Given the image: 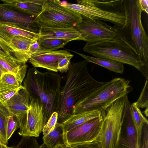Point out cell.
<instances>
[{
    "instance_id": "7402d4cb",
    "label": "cell",
    "mask_w": 148,
    "mask_h": 148,
    "mask_svg": "<svg viewBox=\"0 0 148 148\" xmlns=\"http://www.w3.org/2000/svg\"><path fill=\"white\" fill-rule=\"evenodd\" d=\"M130 110L132 121L136 132L138 145L140 148L142 130L144 125L148 123V120L143 116L136 102L131 103Z\"/></svg>"
},
{
    "instance_id": "e0dca14e",
    "label": "cell",
    "mask_w": 148,
    "mask_h": 148,
    "mask_svg": "<svg viewBox=\"0 0 148 148\" xmlns=\"http://www.w3.org/2000/svg\"><path fill=\"white\" fill-rule=\"evenodd\" d=\"M38 40L50 38L62 39L69 42L84 39L74 27L69 28H40Z\"/></svg>"
},
{
    "instance_id": "f1b7e54d",
    "label": "cell",
    "mask_w": 148,
    "mask_h": 148,
    "mask_svg": "<svg viewBox=\"0 0 148 148\" xmlns=\"http://www.w3.org/2000/svg\"><path fill=\"white\" fill-rule=\"evenodd\" d=\"M146 80L140 94L136 102L139 108L148 109V79Z\"/></svg>"
},
{
    "instance_id": "4dcf8cb0",
    "label": "cell",
    "mask_w": 148,
    "mask_h": 148,
    "mask_svg": "<svg viewBox=\"0 0 148 148\" xmlns=\"http://www.w3.org/2000/svg\"><path fill=\"white\" fill-rule=\"evenodd\" d=\"M18 128H19V126L16 119L13 115L9 116L6 131V137L8 141L14 131Z\"/></svg>"
},
{
    "instance_id": "5bb4252c",
    "label": "cell",
    "mask_w": 148,
    "mask_h": 148,
    "mask_svg": "<svg viewBox=\"0 0 148 148\" xmlns=\"http://www.w3.org/2000/svg\"><path fill=\"white\" fill-rule=\"evenodd\" d=\"M35 17L12 10L0 4V22L14 25L38 33L39 28L34 22Z\"/></svg>"
},
{
    "instance_id": "4fadbf2b",
    "label": "cell",
    "mask_w": 148,
    "mask_h": 148,
    "mask_svg": "<svg viewBox=\"0 0 148 148\" xmlns=\"http://www.w3.org/2000/svg\"><path fill=\"white\" fill-rule=\"evenodd\" d=\"M130 104L128 96L126 95L122 118L120 137L117 148H140L138 143L136 131L131 115Z\"/></svg>"
},
{
    "instance_id": "8fae6325",
    "label": "cell",
    "mask_w": 148,
    "mask_h": 148,
    "mask_svg": "<svg viewBox=\"0 0 148 148\" xmlns=\"http://www.w3.org/2000/svg\"><path fill=\"white\" fill-rule=\"evenodd\" d=\"M102 121V114L72 129L64 134V144L68 145L93 141L99 134Z\"/></svg>"
},
{
    "instance_id": "9a60e30c",
    "label": "cell",
    "mask_w": 148,
    "mask_h": 148,
    "mask_svg": "<svg viewBox=\"0 0 148 148\" xmlns=\"http://www.w3.org/2000/svg\"><path fill=\"white\" fill-rule=\"evenodd\" d=\"M71 54L65 49L49 51L34 55L30 57L29 61L34 67L43 68L49 71L57 72L58 71V60Z\"/></svg>"
},
{
    "instance_id": "484cf974",
    "label": "cell",
    "mask_w": 148,
    "mask_h": 148,
    "mask_svg": "<svg viewBox=\"0 0 148 148\" xmlns=\"http://www.w3.org/2000/svg\"><path fill=\"white\" fill-rule=\"evenodd\" d=\"M38 41L41 48L47 51L58 50L69 42L68 40L56 38L38 40Z\"/></svg>"
},
{
    "instance_id": "ab89813d",
    "label": "cell",
    "mask_w": 148,
    "mask_h": 148,
    "mask_svg": "<svg viewBox=\"0 0 148 148\" xmlns=\"http://www.w3.org/2000/svg\"><path fill=\"white\" fill-rule=\"evenodd\" d=\"M39 148H52L47 145L43 143L42 145L41 146H40Z\"/></svg>"
},
{
    "instance_id": "74e56055",
    "label": "cell",
    "mask_w": 148,
    "mask_h": 148,
    "mask_svg": "<svg viewBox=\"0 0 148 148\" xmlns=\"http://www.w3.org/2000/svg\"><path fill=\"white\" fill-rule=\"evenodd\" d=\"M139 2L142 11H145L148 14V1L147 0H139Z\"/></svg>"
},
{
    "instance_id": "603a6c76",
    "label": "cell",
    "mask_w": 148,
    "mask_h": 148,
    "mask_svg": "<svg viewBox=\"0 0 148 148\" xmlns=\"http://www.w3.org/2000/svg\"><path fill=\"white\" fill-rule=\"evenodd\" d=\"M64 129L62 124L57 123L53 129L42 138L43 143L52 148L64 144Z\"/></svg>"
},
{
    "instance_id": "44dd1931",
    "label": "cell",
    "mask_w": 148,
    "mask_h": 148,
    "mask_svg": "<svg viewBox=\"0 0 148 148\" xmlns=\"http://www.w3.org/2000/svg\"><path fill=\"white\" fill-rule=\"evenodd\" d=\"M70 51L81 56L88 62L97 64L116 73H123L124 70L123 64L120 62L109 59L89 56L76 51Z\"/></svg>"
},
{
    "instance_id": "f35d334b",
    "label": "cell",
    "mask_w": 148,
    "mask_h": 148,
    "mask_svg": "<svg viewBox=\"0 0 148 148\" xmlns=\"http://www.w3.org/2000/svg\"><path fill=\"white\" fill-rule=\"evenodd\" d=\"M7 72H8L0 65V78L3 74Z\"/></svg>"
},
{
    "instance_id": "ba28073f",
    "label": "cell",
    "mask_w": 148,
    "mask_h": 148,
    "mask_svg": "<svg viewBox=\"0 0 148 148\" xmlns=\"http://www.w3.org/2000/svg\"><path fill=\"white\" fill-rule=\"evenodd\" d=\"M126 96L117 99L102 111L101 128L95 139L101 148H117L118 146Z\"/></svg>"
},
{
    "instance_id": "b9f144b4",
    "label": "cell",
    "mask_w": 148,
    "mask_h": 148,
    "mask_svg": "<svg viewBox=\"0 0 148 148\" xmlns=\"http://www.w3.org/2000/svg\"><path fill=\"white\" fill-rule=\"evenodd\" d=\"M7 145H5L0 142V148H8Z\"/></svg>"
},
{
    "instance_id": "83f0119b",
    "label": "cell",
    "mask_w": 148,
    "mask_h": 148,
    "mask_svg": "<svg viewBox=\"0 0 148 148\" xmlns=\"http://www.w3.org/2000/svg\"><path fill=\"white\" fill-rule=\"evenodd\" d=\"M36 137L23 136L14 148H39Z\"/></svg>"
},
{
    "instance_id": "1f68e13d",
    "label": "cell",
    "mask_w": 148,
    "mask_h": 148,
    "mask_svg": "<svg viewBox=\"0 0 148 148\" xmlns=\"http://www.w3.org/2000/svg\"><path fill=\"white\" fill-rule=\"evenodd\" d=\"M58 113L54 112L51 114L44 126L42 132L44 135L49 134L54 128L57 123Z\"/></svg>"
},
{
    "instance_id": "30bf717a",
    "label": "cell",
    "mask_w": 148,
    "mask_h": 148,
    "mask_svg": "<svg viewBox=\"0 0 148 148\" xmlns=\"http://www.w3.org/2000/svg\"><path fill=\"white\" fill-rule=\"evenodd\" d=\"M44 108L41 102L31 99L29 108L21 123L18 134L24 136L38 137L44 126Z\"/></svg>"
},
{
    "instance_id": "7c38bea8",
    "label": "cell",
    "mask_w": 148,
    "mask_h": 148,
    "mask_svg": "<svg viewBox=\"0 0 148 148\" xmlns=\"http://www.w3.org/2000/svg\"><path fill=\"white\" fill-rule=\"evenodd\" d=\"M35 41L24 37L11 35L0 29V42L9 48L13 57L20 64H25L29 60L28 49Z\"/></svg>"
},
{
    "instance_id": "3957f363",
    "label": "cell",
    "mask_w": 148,
    "mask_h": 148,
    "mask_svg": "<svg viewBox=\"0 0 148 148\" xmlns=\"http://www.w3.org/2000/svg\"><path fill=\"white\" fill-rule=\"evenodd\" d=\"M62 77L51 71L41 72L36 67L29 68L24 79L23 86L31 99L40 100L44 108V126L60 105Z\"/></svg>"
},
{
    "instance_id": "7bdbcfd3",
    "label": "cell",
    "mask_w": 148,
    "mask_h": 148,
    "mask_svg": "<svg viewBox=\"0 0 148 148\" xmlns=\"http://www.w3.org/2000/svg\"><path fill=\"white\" fill-rule=\"evenodd\" d=\"M65 146L66 148H73L69 146L66 145H65Z\"/></svg>"
},
{
    "instance_id": "9c48e42d",
    "label": "cell",
    "mask_w": 148,
    "mask_h": 148,
    "mask_svg": "<svg viewBox=\"0 0 148 148\" xmlns=\"http://www.w3.org/2000/svg\"><path fill=\"white\" fill-rule=\"evenodd\" d=\"M82 18V21L75 28L87 43L109 40L116 36L113 27L104 21Z\"/></svg>"
},
{
    "instance_id": "ac0fdd59",
    "label": "cell",
    "mask_w": 148,
    "mask_h": 148,
    "mask_svg": "<svg viewBox=\"0 0 148 148\" xmlns=\"http://www.w3.org/2000/svg\"><path fill=\"white\" fill-rule=\"evenodd\" d=\"M3 5L17 12L36 17L45 0H1Z\"/></svg>"
},
{
    "instance_id": "6da1fadb",
    "label": "cell",
    "mask_w": 148,
    "mask_h": 148,
    "mask_svg": "<svg viewBox=\"0 0 148 148\" xmlns=\"http://www.w3.org/2000/svg\"><path fill=\"white\" fill-rule=\"evenodd\" d=\"M88 63L85 60L71 64L65 84L61 88L57 123L62 124L72 114L76 103L105 83L91 76L88 70Z\"/></svg>"
},
{
    "instance_id": "277c9868",
    "label": "cell",
    "mask_w": 148,
    "mask_h": 148,
    "mask_svg": "<svg viewBox=\"0 0 148 148\" xmlns=\"http://www.w3.org/2000/svg\"><path fill=\"white\" fill-rule=\"evenodd\" d=\"M124 0H79L76 4L61 1L64 7L80 14L82 18L108 21L115 26H123L126 16Z\"/></svg>"
},
{
    "instance_id": "ee69618b",
    "label": "cell",
    "mask_w": 148,
    "mask_h": 148,
    "mask_svg": "<svg viewBox=\"0 0 148 148\" xmlns=\"http://www.w3.org/2000/svg\"><path fill=\"white\" fill-rule=\"evenodd\" d=\"M8 148H14L13 147H8Z\"/></svg>"
},
{
    "instance_id": "60d3db41",
    "label": "cell",
    "mask_w": 148,
    "mask_h": 148,
    "mask_svg": "<svg viewBox=\"0 0 148 148\" xmlns=\"http://www.w3.org/2000/svg\"><path fill=\"white\" fill-rule=\"evenodd\" d=\"M55 148H66L65 145L63 144L62 145H58Z\"/></svg>"
},
{
    "instance_id": "ffe728a7",
    "label": "cell",
    "mask_w": 148,
    "mask_h": 148,
    "mask_svg": "<svg viewBox=\"0 0 148 148\" xmlns=\"http://www.w3.org/2000/svg\"><path fill=\"white\" fill-rule=\"evenodd\" d=\"M102 115V111H88L80 112L71 115L62 123L64 134L73 128Z\"/></svg>"
},
{
    "instance_id": "4316f807",
    "label": "cell",
    "mask_w": 148,
    "mask_h": 148,
    "mask_svg": "<svg viewBox=\"0 0 148 148\" xmlns=\"http://www.w3.org/2000/svg\"><path fill=\"white\" fill-rule=\"evenodd\" d=\"M23 86L16 87L0 82V102L5 105Z\"/></svg>"
},
{
    "instance_id": "cb8c5ba5",
    "label": "cell",
    "mask_w": 148,
    "mask_h": 148,
    "mask_svg": "<svg viewBox=\"0 0 148 148\" xmlns=\"http://www.w3.org/2000/svg\"><path fill=\"white\" fill-rule=\"evenodd\" d=\"M0 29L11 35L27 38L34 41L38 40L39 33L31 32L14 25L0 22Z\"/></svg>"
},
{
    "instance_id": "d6986e66",
    "label": "cell",
    "mask_w": 148,
    "mask_h": 148,
    "mask_svg": "<svg viewBox=\"0 0 148 148\" xmlns=\"http://www.w3.org/2000/svg\"><path fill=\"white\" fill-rule=\"evenodd\" d=\"M0 65L8 72L14 74L21 84L27 71L26 64H20L14 57L0 52Z\"/></svg>"
},
{
    "instance_id": "836d02e7",
    "label": "cell",
    "mask_w": 148,
    "mask_h": 148,
    "mask_svg": "<svg viewBox=\"0 0 148 148\" xmlns=\"http://www.w3.org/2000/svg\"><path fill=\"white\" fill-rule=\"evenodd\" d=\"M47 51L42 49L40 46L37 41H34L32 44L29 47L27 55L30 57L32 55L47 52Z\"/></svg>"
},
{
    "instance_id": "bcb514c9",
    "label": "cell",
    "mask_w": 148,
    "mask_h": 148,
    "mask_svg": "<svg viewBox=\"0 0 148 148\" xmlns=\"http://www.w3.org/2000/svg\"></svg>"
},
{
    "instance_id": "e575fe53",
    "label": "cell",
    "mask_w": 148,
    "mask_h": 148,
    "mask_svg": "<svg viewBox=\"0 0 148 148\" xmlns=\"http://www.w3.org/2000/svg\"><path fill=\"white\" fill-rule=\"evenodd\" d=\"M68 146L73 148H101L99 143L95 139L90 142L80 144H72Z\"/></svg>"
},
{
    "instance_id": "7a4b0ae2",
    "label": "cell",
    "mask_w": 148,
    "mask_h": 148,
    "mask_svg": "<svg viewBox=\"0 0 148 148\" xmlns=\"http://www.w3.org/2000/svg\"><path fill=\"white\" fill-rule=\"evenodd\" d=\"M126 19L122 27H113L119 38L137 54L141 63L140 72L148 79V38L143 26L142 12L139 0H124Z\"/></svg>"
},
{
    "instance_id": "2e32d148",
    "label": "cell",
    "mask_w": 148,
    "mask_h": 148,
    "mask_svg": "<svg viewBox=\"0 0 148 148\" xmlns=\"http://www.w3.org/2000/svg\"><path fill=\"white\" fill-rule=\"evenodd\" d=\"M31 100L27 90L23 86L5 105L17 119L19 128L29 109Z\"/></svg>"
},
{
    "instance_id": "d4e9b609",
    "label": "cell",
    "mask_w": 148,
    "mask_h": 148,
    "mask_svg": "<svg viewBox=\"0 0 148 148\" xmlns=\"http://www.w3.org/2000/svg\"><path fill=\"white\" fill-rule=\"evenodd\" d=\"M12 115L6 106L0 102V136L1 143L7 145L6 131L8 119Z\"/></svg>"
},
{
    "instance_id": "d6a6232c",
    "label": "cell",
    "mask_w": 148,
    "mask_h": 148,
    "mask_svg": "<svg viewBox=\"0 0 148 148\" xmlns=\"http://www.w3.org/2000/svg\"><path fill=\"white\" fill-rule=\"evenodd\" d=\"M73 55L64 57L60 59L58 61L57 69L61 73L67 72L71 64V60Z\"/></svg>"
},
{
    "instance_id": "d590c367",
    "label": "cell",
    "mask_w": 148,
    "mask_h": 148,
    "mask_svg": "<svg viewBox=\"0 0 148 148\" xmlns=\"http://www.w3.org/2000/svg\"><path fill=\"white\" fill-rule=\"evenodd\" d=\"M140 148H148V123L144 125L142 130Z\"/></svg>"
},
{
    "instance_id": "f6af8a7d",
    "label": "cell",
    "mask_w": 148,
    "mask_h": 148,
    "mask_svg": "<svg viewBox=\"0 0 148 148\" xmlns=\"http://www.w3.org/2000/svg\"><path fill=\"white\" fill-rule=\"evenodd\" d=\"M0 142L1 143V140L0 136Z\"/></svg>"
},
{
    "instance_id": "8992f818",
    "label": "cell",
    "mask_w": 148,
    "mask_h": 148,
    "mask_svg": "<svg viewBox=\"0 0 148 148\" xmlns=\"http://www.w3.org/2000/svg\"><path fill=\"white\" fill-rule=\"evenodd\" d=\"M83 50L94 57L128 64L141 71V63L137 54L117 36L112 39L97 42L86 43Z\"/></svg>"
},
{
    "instance_id": "f546056e",
    "label": "cell",
    "mask_w": 148,
    "mask_h": 148,
    "mask_svg": "<svg viewBox=\"0 0 148 148\" xmlns=\"http://www.w3.org/2000/svg\"><path fill=\"white\" fill-rule=\"evenodd\" d=\"M0 82L16 87L22 85L15 76L9 72L5 73L2 75L0 78Z\"/></svg>"
},
{
    "instance_id": "8d00e7d4",
    "label": "cell",
    "mask_w": 148,
    "mask_h": 148,
    "mask_svg": "<svg viewBox=\"0 0 148 148\" xmlns=\"http://www.w3.org/2000/svg\"><path fill=\"white\" fill-rule=\"evenodd\" d=\"M0 52L10 57H12L10 49L6 45L0 42Z\"/></svg>"
},
{
    "instance_id": "52a82bcc",
    "label": "cell",
    "mask_w": 148,
    "mask_h": 148,
    "mask_svg": "<svg viewBox=\"0 0 148 148\" xmlns=\"http://www.w3.org/2000/svg\"><path fill=\"white\" fill-rule=\"evenodd\" d=\"M82 19L80 14L62 5L60 1L45 0L34 22L39 28L75 27Z\"/></svg>"
},
{
    "instance_id": "5b68a950",
    "label": "cell",
    "mask_w": 148,
    "mask_h": 148,
    "mask_svg": "<svg viewBox=\"0 0 148 148\" xmlns=\"http://www.w3.org/2000/svg\"><path fill=\"white\" fill-rule=\"evenodd\" d=\"M132 90L128 80L121 77L113 79L76 103L72 114L85 111H102L117 99L127 95Z\"/></svg>"
}]
</instances>
